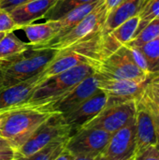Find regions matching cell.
<instances>
[{"instance_id":"4316f807","label":"cell","mask_w":159,"mask_h":160,"mask_svg":"<svg viewBox=\"0 0 159 160\" xmlns=\"http://www.w3.org/2000/svg\"><path fill=\"white\" fill-rule=\"evenodd\" d=\"M143 104L146 106V108L149 110L154 123H155V127H156V132H157V146L159 147V107H157L147 96L144 95V93L142 92V96L139 98Z\"/></svg>"},{"instance_id":"60d3db41","label":"cell","mask_w":159,"mask_h":160,"mask_svg":"<svg viewBox=\"0 0 159 160\" xmlns=\"http://www.w3.org/2000/svg\"><path fill=\"white\" fill-rule=\"evenodd\" d=\"M5 35H6V33H5V32H0V40L3 38V37H4Z\"/></svg>"},{"instance_id":"74e56055","label":"cell","mask_w":159,"mask_h":160,"mask_svg":"<svg viewBox=\"0 0 159 160\" xmlns=\"http://www.w3.org/2000/svg\"><path fill=\"white\" fill-rule=\"evenodd\" d=\"M95 160H110V159H109V158H107L103 154H100V155H98V156H97V157H96Z\"/></svg>"},{"instance_id":"b9f144b4","label":"cell","mask_w":159,"mask_h":160,"mask_svg":"<svg viewBox=\"0 0 159 160\" xmlns=\"http://www.w3.org/2000/svg\"><path fill=\"white\" fill-rule=\"evenodd\" d=\"M154 79H156V80H159V75H157V76H156V77H153Z\"/></svg>"},{"instance_id":"f35d334b","label":"cell","mask_w":159,"mask_h":160,"mask_svg":"<svg viewBox=\"0 0 159 160\" xmlns=\"http://www.w3.org/2000/svg\"><path fill=\"white\" fill-rule=\"evenodd\" d=\"M150 0H141V11H142V9L146 6V4L149 2Z\"/></svg>"},{"instance_id":"44dd1931","label":"cell","mask_w":159,"mask_h":160,"mask_svg":"<svg viewBox=\"0 0 159 160\" xmlns=\"http://www.w3.org/2000/svg\"><path fill=\"white\" fill-rule=\"evenodd\" d=\"M68 139V137L60 138L30 156L20 157L15 160H54L64 151L66 143Z\"/></svg>"},{"instance_id":"ba28073f","label":"cell","mask_w":159,"mask_h":160,"mask_svg":"<svg viewBox=\"0 0 159 160\" xmlns=\"http://www.w3.org/2000/svg\"><path fill=\"white\" fill-rule=\"evenodd\" d=\"M136 100H129L106 106L83 128H98L113 134L127 126L135 117L137 109Z\"/></svg>"},{"instance_id":"f1b7e54d","label":"cell","mask_w":159,"mask_h":160,"mask_svg":"<svg viewBox=\"0 0 159 160\" xmlns=\"http://www.w3.org/2000/svg\"><path fill=\"white\" fill-rule=\"evenodd\" d=\"M143 93L159 107V80L152 78L146 84Z\"/></svg>"},{"instance_id":"d6a6232c","label":"cell","mask_w":159,"mask_h":160,"mask_svg":"<svg viewBox=\"0 0 159 160\" xmlns=\"http://www.w3.org/2000/svg\"><path fill=\"white\" fill-rule=\"evenodd\" d=\"M17 158V152L13 148L0 149V160H15Z\"/></svg>"},{"instance_id":"d590c367","label":"cell","mask_w":159,"mask_h":160,"mask_svg":"<svg viewBox=\"0 0 159 160\" xmlns=\"http://www.w3.org/2000/svg\"><path fill=\"white\" fill-rule=\"evenodd\" d=\"M5 148H11V146L6 139L0 136V149H5Z\"/></svg>"},{"instance_id":"4fadbf2b","label":"cell","mask_w":159,"mask_h":160,"mask_svg":"<svg viewBox=\"0 0 159 160\" xmlns=\"http://www.w3.org/2000/svg\"><path fill=\"white\" fill-rule=\"evenodd\" d=\"M136 106L135 125L137 153L147 147L157 145V137L155 123L149 110L140 98L136 100Z\"/></svg>"},{"instance_id":"9a60e30c","label":"cell","mask_w":159,"mask_h":160,"mask_svg":"<svg viewBox=\"0 0 159 160\" xmlns=\"http://www.w3.org/2000/svg\"><path fill=\"white\" fill-rule=\"evenodd\" d=\"M41 73L31 79L0 91V112L24 104L39 84Z\"/></svg>"},{"instance_id":"7c38bea8","label":"cell","mask_w":159,"mask_h":160,"mask_svg":"<svg viewBox=\"0 0 159 160\" xmlns=\"http://www.w3.org/2000/svg\"><path fill=\"white\" fill-rule=\"evenodd\" d=\"M137 151L135 117L124 128L114 132L103 152L110 160H132Z\"/></svg>"},{"instance_id":"52a82bcc","label":"cell","mask_w":159,"mask_h":160,"mask_svg":"<svg viewBox=\"0 0 159 160\" xmlns=\"http://www.w3.org/2000/svg\"><path fill=\"white\" fill-rule=\"evenodd\" d=\"M98 89V80L94 73L57 98L36 107H39L51 113L57 112L65 114L77 108L83 101L93 96Z\"/></svg>"},{"instance_id":"836d02e7","label":"cell","mask_w":159,"mask_h":160,"mask_svg":"<svg viewBox=\"0 0 159 160\" xmlns=\"http://www.w3.org/2000/svg\"><path fill=\"white\" fill-rule=\"evenodd\" d=\"M123 0H104L105 7L108 10V12L112 11L114 8H116Z\"/></svg>"},{"instance_id":"603a6c76","label":"cell","mask_w":159,"mask_h":160,"mask_svg":"<svg viewBox=\"0 0 159 160\" xmlns=\"http://www.w3.org/2000/svg\"><path fill=\"white\" fill-rule=\"evenodd\" d=\"M98 0H58L55 5L46 13L43 19L46 21H57L70 10Z\"/></svg>"},{"instance_id":"8d00e7d4","label":"cell","mask_w":159,"mask_h":160,"mask_svg":"<svg viewBox=\"0 0 159 160\" xmlns=\"http://www.w3.org/2000/svg\"><path fill=\"white\" fill-rule=\"evenodd\" d=\"M97 156H78L75 157L74 160H95Z\"/></svg>"},{"instance_id":"8fae6325","label":"cell","mask_w":159,"mask_h":160,"mask_svg":"<svg viewBox=\"0 0 159 160\" xmlns=\"http://www.w3.org/2000/svg\"><path fill=\"white\" fill-rule=\"evenodd\" d=\"M107 101V95L102 90L98 89L93 96L83 101L77 108L63 114L67 125L70 128L71 136L92 121L106 107Z\"/></svg>"},{"instance_id":"ac0fdd59","label":"cell","mask_w":159,"mask_h":160,"mask_svg":"<svg viewBox=\"0 0 159 160\" xmlns=\"http://www.w3.org/2000/svg\"><path fill=\"white\" fill-rule=\"evenodd\" d=\"M21 29L24 31L30 45L35 49H39L58 35L60 25L58 21H46L41 23H30Z\"/></svg>"},{"instance_id":"30bf717a","label":"cell","mask_w":159,"mask_h":160,"mask_svg":"<svg viewBox=\"0 0 159 160\" xmlns=\"http://www.w3.org/2000/svg\"><path fill=\"white\" fill-rule=\"evenodd\" d=\"M98 80V88L102 90L108 97V101L106 106L118 104L129 100L138 99L147 82H137L132 80H114L103 78L97 73H95Z\"/></svg>"},{"instance_id":"ffe728a7","label":"cell","mask_w":159,"mask_h":160,"mask_svg":"<svg viewBox=\"0 0 159 160\" xmlns=\"http://www.w3.org/2000/svg\"><path fill=\"white\" fill-rule=\"evenodd\" d=\"M100 1L101 0H98V1L93 2V3L80 6V7L70 10L69 12H67L61 19L57 20L58 23L60 25V31H59L58 35L53 39H57V38L63 37L65 34H67L71 28H73L77 23H79L87 14H89L100 3Z\"/></svg>"},{"instance_id":"83f0119b","label":"cell","mask_w":159,"mask_h":160,"mask_svg":"<svg viewBox=\"0 0 159 160\" xmlns=\"http://www.w3.org/2000/svg\"><path fill=\"white\" fill-rule=\"evenodd\" d=\"M21 27L13 21L8 11L0 8V32H13Z\"/></svg>"},{"instance_id":"f546056e","label":"cell","mask_w":159,"mask_h":160,"mask_svg":"<svg viewBox=\"0 0 159 160\" xmlns=\"http://www.w3.org/2000/svg\"><path fill=\"white\" fill-rule=\"evenodd\" d=\"M132 160H159V147L150 146L137 152Z\"/></svg>"},{"instance_id":"5bb4252c","label":"cell","mask_w":159,"mask_h":160,"mask_svg":"<svg viewBox=\"0 0 159 160\" xmlns=\"http://www.w3.org/2000/svg\"><path fill=\"white\" fill-rule=\"evenodd\" d=\"M58 0H29L9 11L13 21L22 28L43 19Z\"/></svg>"},{"instance_id":"8992f818","label":"cell","mask_w":159,"mask_h":160,"mask_svg":"<svg viewBox=\"0 0 159 160\" xmlns=\"http://www.w3.org/2000/svg\"><path fill=\"white\" fill-rule=\"evenodd\" d=\"M70 128L62 113H52L17 150V158L30 156L60 138H70Z\"/></svg>"},{"instance_id":"ab89813d","label":"cell","mask_w":159,"mask_h":160,"mask_svg":"<svg viewBox=\"0 0 159 160\" xmlns=\"http://www.w3.org/2000/svg\"><path fill=\"white\" fill-rule=\"evenodd\" d=\"M2 124H3V112H0V129H1Z\"/></svg>"},{"instance_id":"277c9868","label":"cell","mask_w":159,"mask_h":160,"mask_svg":"<svg viewBox=\"0 0 159 160\" xmlns=\"http://www.w3.org/2000/svg\"><path fill=\"white\" fill-rule=\"evenodd\" d=\"M95 73L107 79L137 82H147L153 78V76L147 74L136 65L132 59L129 48L126 45L101 61L95 68Z\"/></svg>"},{"instance_id":"6da1fadb","label":"cell","mask_w":159,"mask_h":160,"mask_svg":"<svg viewBox=\"0 0 159 160\" xmlns=\"http://www.w3.org/2000/svg\"><path fill=\"white\" fill-rule=\"evenodd\" d=\"M57 51L51 48L35 49L31 46L21 53L0 59V91L41 73Z\"/></svg>"},{"instance_id":"4dcf8cb0","label":"cell","mask_w":159,"mask_h":160,"mask_svg":"<svg viewBox=\"0 0 159 160\" xmlns=\"http://www.w3.org/2000/svg\"><path fill=\"white\" fill-rule=\"evenodd\" d=\"M127 46V45H126ZM128 47V46H127ZM129 50H130V53H131V56H132V59L133 61L136 63V65L141 68L142 69L144 72H146L147 74H149L148 72V68H147V63H146V60L142 54V52L140 51L139 48H136V47H128ZM150 75V74H149Z\"/></svg>"},{"instance_id":"e575fe53","label":"cell","mask_w":159,"mask_h":160,"mask_svg":"<svg viewBox=\"0 0 159 160\" xmlns=\"http://www.w3.org/2000/svg\"><path fill=\"white\" fill-rule=\"evenodd\" d=\"M74 158H75V157L71 153H69L67 150L64 149V151L54 160H74Z\"/></svg>"},{"instance_id":"d6986e66","label":"cell","mask_w":159,"mask_h":160,"mask_svg":"<svg viewBox=\"0 0 159 160\" xmlns=\"http://www.w3.org/2000/svg\"><path fill=\"white\" fill-rule=\"evenodd\" d=\"M141 12V0H123L116 8L109 12L102 28V34L107 35L128 19Z\"/></svg>"},{"instance_id":"484cf974","label":"cell","mask_w":159,"mask_h":160,"mask_svg":"<svg viewBox=\"0 0 159 160\" xmlns=\"http://www.w3.org/2000/svg\"><path fill=\"white\" fill-rule=\"evenodd\" d=\"M139 17L140 22L138 24L134 37L141 30H142L150 22L156 19H159V0H150L146 4V6L142 9V11L139 14Z\"/></svg>"},{"instance_id":"2e32d148","label":"cell","mask_w":159,"mask_h":160,"mask_svg":"<svg viewBox=\"0 0 159 160\" xmlns=\"http://www.w3.org/2000/svg\"><path fill=\"white\" fill-rule=\"evenodd\" d=\"M83 64L93 66L90 60L75 52L70 51L67 48L58 50L53 59L46 66V68L41 72L39 83L50 77L60 74L72 68Z\"/></svg>"},{"instance_id":"d4e9b609","label":"cell","mask_w":159,"mask_h":160,"mask_svg":"<svg viewBox=\"0 0 159 160\" xmlns=\"http://www.w3.org/2000/svg\"><path fill=\"white\" fill-rule=\"evenodd\" d=\"M159 38V19L150 22L127 44L128 47H141Z\"/></svg>"},{"instance_id":"e0dca14e","label":"cell","mask_w":159,"mask_h":160,"mask_svg":"<svg viewBox=\"0 0 159 160\" xmlns=\"http://www.w3.org/2000/svg\"><path fill=\"white\" fill-rule=\"evenodd\" d=\"M139 22V15L134 16L120 24L111 33L104 35V44L107 57L116 52L122 46L127 44L133 38Z\"/></svg>"},{"instance_id":"3957f363","label":"cell","mask_w":159,"mask_h":160,"mask_svg":"<svg viewBox=\"0 0 159 160\" xmlns=\"http://www.w3.org/2000/svg\"><path fill=\"white\" fill-rule=\"evenodd\" d=\"M94 73L95 68L93 66L83 64L50 77L41 82L36 87L28 101L22 105L40 106L48 103L67 93L76 84Z\"/></svg>"},{"instance_id":"7a4b0ae2","label":"cell","mask_w":159,"mask_h":160,"mask_svg":"<svg viewBox=\"0 0 159 160\" xmlns=\"http://www.w3.org/2000/svg\"><path fill=\"white\" fill-rule=\"evenodd\" d=\"M3 124L0 136L6 139L11 148L19 150L35 130L52 114L39 107L20 105L3 111Z\"/></svg>"},{"instance_id":"cb8c5ba5","label":"cell","mask_w":159,"mask_h":160,"mask_svg":"<svg viewBox=\"0 0 159 160\" xmlns=\"http://www.w3.org/2000/svg\"><path fill=\"white\" fill-rule=\"evenodd\" d=\"M136 48H139L142 52L147 63L149 74L153 77L159 75V38Z\"/></svg>"},{"instance_id":"5b68a950","label":"cell","mask_w":159,"mask_h":160,"mask_svg":"<svg viewBox=\"0 0 159 160\" xmlns=\"http://www.w3.org/2000/svg\"><path fill=\"white\" fill-rule=\"evenodd\" d=\"M108 14L109 12L105 7L104 0H101L100 3L89 14H87L79 23H77L73 28H71L67 34H65L63 37L57 39L51 40L49 43H47L46 45L42 46L39 49H66L84 38H87L102 31Z\"/></svg>"},{"instance_id":"9c48e42d","label":"cell","mask_w":159,"mask_h":160,"mask_svg":"<svg viewBox=\"0 0 159 160\" xmlns=\"http://www.w3.org/2000/svg\"><path fill=\"white\" fill-rule=\"evenodd\" d=\"M112 135L102 129L82 128L67 140L65 149L74 157L98 156L105 151Z\"/></svg>"},{"instance_id":"7402d4cb","label":"cell","mask_w":159,"mask_h":160,"mask_svg":"<svg viewBox=\"0 0 159 160\" xmlns=\"http://www.w3.org/2000/svg\"><path fill=\"white\" fill-rule=\"evenodd\" d=\"M30 47V43L22 41L13 32H7L0 40V59L21 53Z\"/></svg>"},{"instance_id":"1f68e13d","label":"cell","mask_w":159,"mask_h":160,"mask_svg":"<svg viewBox=\"0 0 159 160\" xmlns=\"http://www.w3.org/2000/svg\"><path fill=\"white\" fill-rule=\"evenodd\" d=\"M29 0H0V8H3L7 11H10L14 8L22 5L24 2Z\"/></svg>"}]
</instances>
